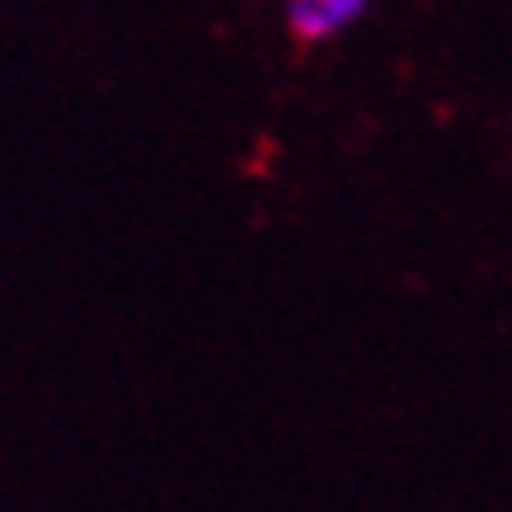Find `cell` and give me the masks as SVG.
I'll return each mask as SVG.
<instances>
[{"label": "cell", "mask_w": 512, "mask_h": 512, "mask_svg": "<svg viewBox=\"0 0 512 512\" xmlns=\"http://www.w3.org/2000/svg\"><path fill=\"white\" fill-rule=\"evenodd\" d=\"M372 10V0H287L282 19L296 43H334L339 33L362 24Z\"/></svg>", "instance_id": "cell-1"}]
</instances>
